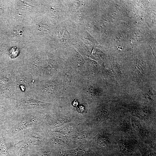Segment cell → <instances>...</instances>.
I'll return each mask as SVG.
<instances>
[{
	"label": "cell",
	"instance_id": "obj_1",
	"mask_svg": "<svg viewBox=\"0 0 156 156\" xmlns=\"http://www.w3.org/2000/svg\"><path fill=\"white\" fill-rule=\"evenodd\" d=\"M38 117L35 115H30L25 116L17 125L9 130V133L13 135L20 131L28 129L36 125L39 120Z\"/></svg>",
	"mask_w": 156,
	"mask_h": 156
},
{
	"label": "cell",
	"instance_id": "obj_2",
	"mask_svg": "<svg viewBox=\"0 0 156 156\" xmlns=\"http://www.w3.org/2000/svg\"><path fill=\"white\" fill-rule=\"evenodd\" d=\"M48 103L32 99L22 100L18 104V107L24 109H36L48 105Z\"/></svg>",
	"mask_w": 156,
	"mask_h": 156
},
{
	"label": "cell",
	"instance_id": "obj_3",
	"mask_svg": "<svg viewBox=\"0 0 156 156\" xmlns=\"http://www.w3.org/2000/svg\"><path fill=\"white\" fill-rule=\"evenodd\" d=\"M24 134L25 141L28 145H38L43 140L42 137L33 131L26 130Z\"/></svg>",
	"mask_w": 156,
	"mask_h": 156
},
{
	"label": "cell",
	"instance_id": "obj_4",
	"mask_svg": "<svg viewBox=\"0 0 156 156\" xmlns=\"http://www.w3.org/2000/svg\"><path fill=\"white\" fill-rule=\"evenodd\" d=\"M132 127L141 138H146L147 135V132L141 125L140 121L135 118L131 119Z\"/></svg>",
	"mask_w": 156,
	"mask_h": 156
},
{
	"label": "cell",
	"instance_id": "obj_5",
	"mask_svg": "<svg viewBox=\"0 0 156 156\" xmlns=\"http://www.w3.org/2000/svg\"><path fill=\"white\" fill-rule=\"evenodd\" d=\"M118 144L120 152L123 154L125 155H131L133 153V148L123 139L119 140Z\"/></svg>",
	"mask_w": 156,
	"mask_h": 156
},
{
	"label": "cell",
	"instance_id": "obj_6",
	"mask_svg": "<svg viewBox=\"0 0 156 156\" xmlns=\"http://www.w3.org/2000/svg\"><path fill=\"white\" fill-rule=\"evenodd\" d=\"M28 144L25 141H19L15 145V148L17 150L18 156H24L26 153Z\"/></svg>",
	"mask_w": 156,
	"mask_h": 156
},
{
	"label": "cell",
	"instance_id": "obj_7",
	"mask_svg": "<svg viewBox=\"0 0 156 156\" xmlns=\"http://www.w3.org/2000/svg\"><path fill=\"white\" fill-rule=\"evenodd\" d=\"M0 151L4 156H9L8 148L6 144L5 133H2L0 137Z\"/></svg>",
	"mask_w": 156,
	"mask_h": 156
},
{
	"label": "cell",
	"instance_id": "obj_8",
	"mask_svg": "<svg viewBox=\"0 0 156 156\" xmlns=\"http://www.w3.org/2000/svg\"><path fill=\"white\" fill-rule=\"evenodd\" d=\"M141 156H155V153L147 146L142 144L138 145Z\"/></svg>",
	"mask_w": 156,
	"mask_h": 156
},
{
	"label": "cell",
	"instance_id": "obj_9",
	"mask_svg": "<svg viewBox=\"0 0 156 156\" xmlns=\"http://www.w3.org/2000/svg\"><path fill=\"white\" fill-rule=\"evenodd\" d=\"M97 145L100 147L107 146L110 143L109 136L107 135H103L101 136L97 140Z\"/></svg>",
	"mask_w": 156,
	"mask_h": 156
},
{
	"label": "cell",
	"instance_id": "obj_10",
	"mask_svg": "<svg viewBox=\"0 0 156 156\" xmlns=\"http://www.w3.org/2000/svg\"><path fill=\"white\" fill-rule=\"evenodd\" d=\"M137 114L138 116L141 118L148 119L151 115V112L148 108H141L138 110Z\"/></svg>",
	"mask_w": 156,
	"mask_h": 156
},
{
	"label": "cell",
	"instance_id": "obj_11",
	"mask_svg": "<svg viewBox=\"0 0 156 156\" xmlns=\"http://www.w3.org/2000/svg\"><path fill=\"white\" fill-rule=\"evenodd\" d=\"M109 114L107 110L104 109L100 110L98 115V120L99 121L106 120L108 117Z\"/></svg>",
	"mask_w": 156,
	"mask_h": 156
},
{
	"label": "cell",
	"instance_id": "obj_12",
	"mask_svg": "<svg viewBox=\"0 0 156 156\" xmlns=\"http://www.w3.org/2000/svg\"><path fill=\"white\" fill-rule=\"evenodd\" d=\"M12 32L16 36H21L23 32V27L21 25L17 26L13 29Z\"/></svg>",
	"mask_w": 156,
	"mask_h": 156
},
{
	"label": "cell",
	"instance_id": "obj_13",
	"mask_svg": "<svg viewBox=\"0 0 156 156\" xmlns=\"http://www.w3.org/2000/svg\"><path fill=\"white\" fill-rule=\"evenodd\" d=\"M61 135H58L55 138L56 142L59 144H61L64 143V138Z\"/></svg>",
	"mask_w": 156,
	"mask_h": 156
},
{
	"label": "cell",
	"instance_id": "obj_14",
	"mask_svg": "<svg viewBox=\"0 0 156 156\" xmlns=\"http://www.w3.org/2000/svg\"><path fill=\"white\" fill-rule=\"evenodd\" d=\"M71 128L69 127H66L62 128L59 130V132L65 133H67L71 132Z\"/></svg>",
	"mask_w": 156,
	"mask_h": 156
},
{
	"label": "cell",
	"instance_id": "obj_15",
	"mask_svg": "<svg viewBox=\"0 0 156 156\" xmlns=\"http://www.w3.org/2000/svg\"><path fill=\"white\" fill-rule=\"evenodd\" d=\"M38 156H47L45 154H44L43 153H40Z\"/></svg>",
	"mask_w": 156,
	"mask_h": 156
},
{
	"label": "cell",
	"instance_id": "obj_16",
	"mask_svg": "<svg viewBox=\"0 0 156 156\" xmlns=\"http://www.w3.org/2000/svg\"><path fill=\"white\" fill-rule=\"evenodd\" d=\"M74 105H77V101H76V102H75V101H74Z\"/></svg>",
	"mask_w": 156,
	"mask_h": 156
},
{
	"label": "cell",
	"instance_id": "obj_17",
	"mask_svg": "<svg viewBox=\"0 0 156 156\" xmlns=\"http://www.w3.org/2000/svg\"><path fill=\"white\" fill-rule=\"evenodd\" d=\"M62 156H66V155H62Z\"/></svg>",
	"mask_w": 156,
	"mask_h": 156
}]
</instances>
